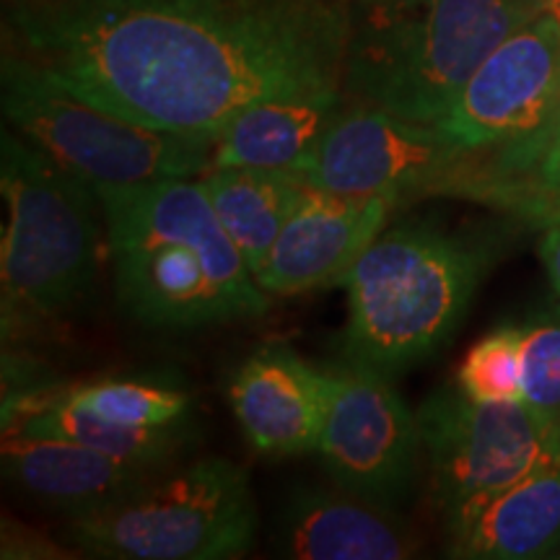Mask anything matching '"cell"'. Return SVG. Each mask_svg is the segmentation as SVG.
I'll return each instance as SVG.
<instances>
[{"mask_svg": "<svg viewBox=\"0 0 560 560\" xmlns=\"http://www.w3.org/2000/svg\"><path fill=\"white\" fill-rule=\"evenodd\" d=\"M348 0H5L3 47L153 130L215 140L265 100L346 91Z\"/></svg>", "mask_w": 560, "mask_h": 560, "instance_id": "6da1fadb", "label": "cell"}, {"mask_svg": "<svg viewBox=\"0 0 560 560\" xmlns=\"http://www.w3.org/2000/svg\"><path fill=\"white\" fill-rule=\"evenodd\" d=\"M120 310L149 330L260 317L272 296L231 242L198 179L96 187Z\"/></svg>", "mask_w": 560, "mask_h": 560, "instance_id": "7a4b0ae2", "label": "cell"}, {"mask_svg": "<svg viewBox=\"0 0 560 560\" xmlns=\"http://www.w3.org/2000/svg\"><path fill=\"white\" fill-rule=\"evenodd\" d=\"M493 249L436 223L382 231L346 280L342 359L395 380L439 353L470 310Z\"/></svg>", "mask_w": 560, "mask_h": 560, "instance_id": "3957f363", "label": "cell"}, {"mask_svg": "<svg viewBox=\"0 0 560 560\" xmlns=\"http://www.w3.org/2000/svg\"><path fill=\"white\" fill-rule=\"evenodd\" d=\"M0 192L3 338H9L19 327L66 317L86 304L107 255V221L91 182L9 130L0 138Z\"/></svg>", "mask_w": 560, "mask_h": 560, "instance_id": "277c9868", "label": "cell"}, {"mask_svg": "<svg viewBox=\"0 0 560 560\" xmlns=\"http://www.w3.org/2000/svg\"><path fill=\"white\" fill-rule=\"evenodd\" d=\"M545 11V0H416L361 11L346 94L410 122L436 125L488 55Z\"/></svg>", "mask_w": 560, "mask_h": 560, "instance_id": "5b68a950", "label": "cell"}, {"mask_svg": "<svg viewBox=\"0 0 560 560\" xmlns=\"http://www.w3.org/2000/svg\"><path fill=\"white\" fill-rule=\"evenodd\" d=\"M0 102L11 128L94 187L198 179L213 170V140L153 130L73 94L3 47Z\"/></svg>", "mask_w": 560, "mask_h": 560, "instance_id": "8992f818", "label": "cell"}, {"mask_svg": "<svg viewBox=\"0 0 560 560\" xmlns=\"http://www.w3.org/2000/svg\"><path fill=\"white\" fill-rule=\"evenodd\" d=\"M257 506L249 475L202 457L159 475L117 506L66 520V540L91 558L229 560L247 556Z\"/></svg>", "mask_w": 560, "mask_h": 560, "instance_id": "52a82bcc", "label": "cell"}, {"mask_svg": "<svg viewBox=\"0 0 560 560\" xmlns=\"http://www.w3.org/2000/svg\"><path fill=\"white\" fill-rule=\"evenodd\" d=\"M418 423L446 535L501 490L560 462V429L524 400L478 402L454 384L420 405Z\"/></svg>", "mask_w": 560, "mask_h": 560, "instance_id": "ba28073f", "label": "cell"}, {"mask_svg": "<svg viewBox=\"0 0 560 560\" xmlns=\"http://www.w3.org/2000/svg\"><path fill=\"white\" fill-rule=\"evenodd\" d=\"M314 190L402 206L425 195L480 200L486 159L459 151L436 125L355 102L342 107L296 172Z\"/></svg>", "mask_w": 560, "mask_h": 560, "instance_id": "9c48e42d", "label": "cell"}, {"mask_svg": "<svg viewBox=\"0 0 560 560\" xmlns=\"http://www.w3.org/2000/svg\"><path fill=\"white\" fill-rule=\"evenodd\" d=\"M327 374L330 397L317 444L322 465L340 488L395 509L416 486L423 457L418 412L382 371L342 361Z\"/></svg>", "mask_w": 560, "mask_h": 560, "instance_id": "30bf717a", "label": "cell"}, {"mask_svg": "<svg viewBox=\"0 0 560 560\" xmlns=\"http://www.w3.org/2000/svg\"><path fill=\"white\" fill-rule=\"evenodd\" d=\"M560 115V19L542 11L503 39L436 122L459 151L490 156L542 132Z\"/></svg>", "mask_w": 560, "mask_h": 560, "instance_id": "8fae6325", "label": "cell"}, {"mask_svg": "<svg viewBox=\"0 0 560 560\" xmlns=\"http://www.w3.org/2000/svg\"><path fill=\"white\" fill-rule=\"evenodd\" d=\"M395 208L389 200L340 198L312 187L278 234L255 280L270 296L346 285Z\"/></svg>", "mask_w": 560, "mask_h": 560, "instance_id": "7c38bea8", "label": "cell"}, {"mask_svg": "<svg viewBox=\"0 0 560 560\" xmlns=\"http://www.w3.org/2000/svg\"><path fill=\"white\" fill-rule=\"evenodd\" d=\"M231 412L257 454L270 459L317 452L330 374L285 342H270L244 359L226 387Z\"/></svg>", "mask_w": 560, "mask_h": 560, "instance_id": "4fadbf2b", "label": "cell"}, {"mask_svg": "<svg viewBox=\"0 0 560 560\" xmlns=\"http://www.w3.org/2000/svg\"><path fill=\"white\" fill-rule=\"evenodd\" d=\"M3 478L42 509L66 520L112 509L145 488L164 467L112 457L94 446L58 436L3 431Z\"/></svg>", "mask_w": 560, "mask_h": 560, "instance_id": "5bb4252c", "label": "cell"}, {"mask_svg": "<svg viewBox=\"0 0 560 560\" xmlns=\"http://www.w3.org/2000/svg\"><path fill=\"white\" fill-rule=\"evenodd\" d=\"M420 542L395 509L350 490L299 486L283 503L276 556L293 560H408Z\"/></svg>", "mask_w": 560, "mask_h": 560, "instance_id": "9a60e30c", "label": "cell"}, {"mask_svg": "<svg viewBox=\"0 0 560 560\" xmlns=\"http://www.w3.org/2000/svg\"><path fill=\"white\" fill-rule=\"evenodd\" d=\"M446 552L467 560H537L560 552V462L493 495Z\"/></svg>", "mask_w": 560, "mask_h": 560, "instance_id": "2e32d148", "label": "cell"}, {"mask_svg": "<svg viewBox=\"0 0 560 560\" xmlns=\"http://www.w3.org/2000/svg\"><path fill=\"white\" fill-rule=\"evenodd\" d=\"M340 109L342 91H314L252 104L213 140V166L296 172Z\"/></svg>", "mask_w": 560, "mask_h": 560, "instance_id": "e0dca14e", "label": "cell"}, {"mask_svg": "<svg viewBox=\"0 0 560 560\" xmlns=\"http://www.w3.org/2000/svg\"><path fill=\"white\" fill-rule=\"evenodd\" d=\"M5 429L32 433V436L79 441L112 457L164 467V470H170L174 459H179L198 441L195 420L182 425H164V429L120 425L62 402L52 387L37 395L3 400V431Z\"/></svg>", "mask_w": 560, "mask_h": 560, "instance_id": "ac0fdd59", "label": "cell"}, {"mask_svg": "<svg viewBox=\"0 0 560 560\" xmlns=\"http://www.w3.org/2000/svg\"><path fill=\"white\" fill-rule=\"evenodd\" d=\"M200 185L252 272L260 270L293 210L312 190L299 174L255 166H213Z\"/></svg>", "mask_w": 560, "mask_h": 560, "instance_id": "d6986e66", "label": "cell"}, {"mask_svg": "<svg viewBox=\"0 0 560 560\" xmlns=\"http://www.w3.org/2000/svg\"><path fill=\"white\" fill-rule=\"evenodd\" d=\"M62 402L94 412L104 420L138 429L192 423V397L177 384L143 376H107L68 387H52Z\"/></svg>", "mask_w": 560, "mask_h": 560, "instance_id": "ffe728a7", "label": "cell"}, {"mask_svg": "<svg viewBox=\"0 0 560 560\" xmlns=\"http://www.w3.org/2000/svg\"><path fill=\"white\" fill-rule=\"evenodd\" d=\"M503 177L499 206L514 219L560 223V115L535 138L493 156Z\"/></svg>", "mask_w": 560, "mask_h": 560, "instance_id": "44dd1931", "label": "cell"}, {"mask_svg": "<svg viewBox=\"0 0 560 560\" xmlns=\"http://www.w3.org/2000/svg\"><path fill=\"white\" fill-rule=\"evenodd\" d=\"M457 387L478 402L524 400L522 327L503 325L475 342L457 371Z\"/></svg>", "mask_w": 560, "mask_h": 560, "instance_id": "7402d4cb", "label": "cell"}, {"mask_svg": "<svg viewBox=\"0 0 560 560\" xmlns=\"http://www.w3.org/2000/svg\"><path fill=\"white\" fill-rule=\"evenodd\" d=\"M522 395L560 429V310L522 327Z\"/></svg>", "mask_w": 560, "mask_h": 560, "instance_id": "603a6c76", "label": "cell"}, {"mask_svg": "<svg viewBox=\"0 0 560 560\" xmlns=\"http://www.w3.org/2000/svg\"><path fill=\"white\" fill-rule=\"evenodd\" d=\"M537 255H540L542 268L548 272L552 291L560 299V223H552L545 231L540 244H537Z\"/></svg>", "mask_w": 560, "mask_h": 560, "instance_id": "cb8c5ba5", "label": "cell"}, {"mask_svg": "<svg viewBox=\"0 0 560 560\" xmlns=\"http://www.w3.org/2000/svg\"><path fill=\"white\" fill-rule=\"evenodd\" d=\"M361 11H376V9H395V5L416 3V0H355Z\"/></svg>", "mask_w": 560, "mask_h": 560, "instance_id": "d4e9b609", "label": "cell"}, {"mask_svg": "<svg viewBox=\"0 0 560 560\" xmlns=\"http://www.w3.org/2000/svg\"><path fill=\"white\" fill-rule=\"evenodd\" d=\"M545 11L552 13L556 19H560V0H545Z\"/></svg>", "mask_w": 560, "mask_h": 560, "instance_id": "484cf974", "label": "cell"}]
</instances>
